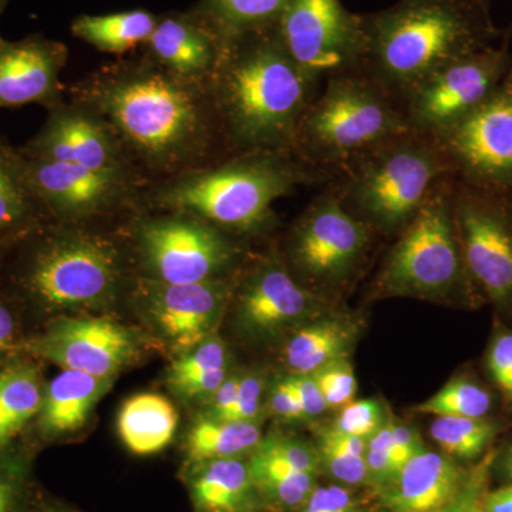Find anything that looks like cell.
I'll return each instance as SVG.
<instances>
[{
    "instance_id": "cell-4",
    "label": "cell",
    "mask_w": 512,
    "mask_h": 512,
    "mask_svg": "<svg viewBox=\"0 0 512 512\" xmlns=\"http://www.w3.org/2000/svg\"><path fill=\"white\" fill-rule=\"evenodd\" d=\"M325 174L292 153L237 154L168 178L151 191L158 208L184 212L228 234H258L275 220L274 204L301 187H325Z\"/></svg>"
},
{
    "instance_id": "cell-41",
    "label": "cell",
    "mask_w": 512,
    "mask_h": 512,
    "mask_svg": "<svg viewBox=\"0 0 512 512\" xmlns=\"http://www.w3.org/2000/svg\"><path fill=\"white\" fill-rule=\"evenodd\" d=\"M362 503L342 484L316 485L296 512H360Z\"/></svg>"
},
{
    "instance_id": "cell-32",
    "label": "cell",
    "mask_w": 512,
    "mask_h": 512,
    "mask_svg": "<svg viewBox=\"0 0 512 512\" xmlns=\"http://www.w3.org/2000/svg\"><path fill=\"white\" fill-rule=\"evenodd\" d=\"M249 471L259 500L278 510L296 512L305 504L316 483V474L303 473L295 468L251 456Z\"/></svg>"
},
{
    "instance_id": "cell-19",
    "label": "cell",
    "mask_w": 512,
    "mask_h": 512,
    "mask_svg": "<svg viewBox=\"0 0 512 512\" xmlns=\"http://www.w3.org/2000/svg\"><path fill=\"white\" fill-rule=\"evenodd\" d=\"M232 293L234 282L227 276L198 284H165L143 278L136 289L147 318L180 355L212 336Z\"/></svg>"
},
{
    "instance_id": "cell-43",
    "label": "cell",
    "mask_w": 512,
    "mask_h": 512,
    "mask_svg": "<svg viewBox=\"0 0 512 512\" xmlns=\"http://www.w3.org/2000/svg\"><path fill=\"white\" fill-rule=\"evenodd\" d=\"M488 367L495 383L512 402V333H501L495 338L488 353Z\"/></svg>"
},
{
    "instance_id": "cell-48",
    "label": "cell",
    "mask_w": 512,
    "mask_h": 512,
    "mask_svg": "<svg viewBox=\"0 0 512 512\" xmlns=\"http://www.w3.org/2000/svg\"><path fill=\"white\" fill-rule=\"evenodd\" d=\"M241 377V375H232L225 379V382L218 387L217 392L212 394L210 400H208V412L205 416L220 420L227 417L229 410L237 400Z\"/></svg>"
},
{
    "instance_id": "cell-1",
    "label": "cell",
    "mask_w": 512,
    "mask_h": 512,
    "mask_svg": "<svg viewBox=\"0 0 512 512\" xmlns=\"http://www.w3.org/2000/svg\"><path fill=\"white\" fill-rule=\"evenodd\" d=\"M72 97L109 124L134 168L173 178L227 154L208 84L151 60L104 67L77 83Z\"/></svg>"
},
{
    "instance_id": "cell-20",
    "label": "cell",
    "mask_w": 512,
    "mask_h": 512,
    "mask_svg": "<svg viewBox=\"0 0 512 512\" xmlns=\"http://www.w3.org/2000/svg\"><path fill=\"white\" fill-rule=\"evenodd\" d=\"M375 494L377 512H461L471 504L466 471L426 448Z\"/></svg>"
},
{
    "instance_id": "cell-37",
    "label": "cell",
    "mask_w": 512,
    "mask_h": 512,
    "mask_svg": "<svg viewBox=\"0 0 512 512\" xmlns=\"http://www.w3.org/2000/svg\"><path fill=\"white\" fill-rule=\"evenodd\" d=\"M251 456L275 461V463L284 464L303 473L316 474V476L320 471L318 448L282 434H271L261 439Z\"/></svg>"
},
{
    "instance_id": "cell-49",
    "label": "cell",
    "mask_w": 512,
    "mask_h": 512,
    "mask_svg": "<svg viewBox=\"0 0 512 512\" xmlns=\"http://www.w3.org/2000/svg\"><path fill=\"white\" fill-rule=\"evenodd\" d=\"M481 512H512V485L488 494Z\"/></svg>"
},
{
    "instance_id": "cell-8",
    "label": "cell",
    "mask_w": 512,
    "mask_h": 512,
    "mask_svg": "<svg viewBox=\"0 0 512 512\" xmlns=\"http://www.w3.org/2000/svg\"><path fill=\"white\" fill-rule=\"evenodd\" d=\"M454 178L437 184L397 235L377 275V295L448 298L471 279L454 220Z\"/></svg>"
},
{
    "instance_id": "cell-15",
    "label": "cell",
    "mask_w": 512,
    "mask_h": 512,
    "mask_svg": "<svg viewBox=\"0 0 512 512\" xmlns=\"http://www.w3.org/2000/svg\"><path fill=\"white\" fill-rule=\"evenodd\" d=\"M22 170L45 215L62 222L87 220L116 210L133 200L140 183L137 173L94 171L23 156Z\"/></svg>"
},
{
    "instance_id": "cell-31",
    "label": "cell",
    "mask_w": 512,
    "mask_h": 512,
    "mask_svg": "<svg viewBox=\"0 0 512 512\" xmlns=\"http://www.w3.org/2000/svg\"><path fill=\"white\" fill-rule=\"evenodd\" d=\"M286 0H207L202 20L222 42L274 29Z\"/></svg>"
},
{
    "instance_id": "cell-12",
    "label": "cell",
    "mask_w": 512,
    "mask_h": 512,
    "mask_svg": "<svg viewBox=\"0 0 512 512\" xmlns=\"http://www.w3.org/2000/svg\"><path fill=\"white\" fill-rule=\"evenodd\" d=\"M293 62L316 83L359 69L365 46L362 16L340 0H286L276 25Z\"/></svg>"
},
{
    "instance_id": "cell-45",
    "label": "cell",
    "mask_w": 512,
    "mask_h": 512,
    "mask_svg": "<svg viewBox=\"0 0 512 512\" xmlns=\"http://www.w3.org/2000/svg\"><path fill=\"white\" fill-rule=\"evenodd\" d=\"M18 319L10 305L0 299V369L16 359V353L22 352Z\"/></svg>"
},
{
    "instance_id": "cell-17",
    "label": "cell",
    "mask_w": 512,
    "mask_h": 512,
    "mask_svg": "<svg viewBox=\"0 0 512 512\" xmlns=\"http://www.w3.org/2000/svg\"><path fill=\"white\" fill-rule=\"evenodd\" d=\"M19 151L30 160L136 173L109 124L76 101L47 110L42 128Z\"/></svg>"
},
{
    "instance_id": "cell-26",
    "label": "cell",
    "mask_w": 512,
    "mask_h": 512,
    "mask_svg": "<svg viewBox=\"0 0 512 512\" xmlns=\"http://www.w3.org/2000/svg\"><path fill=\"white\" fill-rule=\"evenodd\" d=\"M45 217L26 183L18 148L0 136V247L18 244L43 227Z\"/></svg>"
},
{
    "instance_id": "cell-50",
    "label": "cell",
    "mask_w": 512,
    "mask_h": 512,
    "mask_svg": "<svg viewBox=\"0 0 512 512\" xmlns=\"http://www.w3.org/2000/svg\"><path fill=\"white\" fill-rule=\"evenodd\" d=\"M23 512H77L73 508L67 507L66 504L59 503L53 498L45 497V495L35 493L30 495L28 504H26Z\"/></svg>"
},
{
    "instance_id": "cell-14",
    "label": "cell",
    "mask_w": 512,
    "mask_h": 512,
    "mask_svg": "<svg viewBox=\"0 0 512 512\" xmlns=\"http://www.w3.org/2000/svg\"><path fill=\"white\" fill-rule=\"evenodd\" d=\"M507 43L484 46L434 74L404 103L407 121L420 133H443L477 109L504 82L508 72Z\"/></svg>"
},
{
    "instance_id": "cell-7",
    "label": "cell",
    "mask_w": 512,
    "mask_h": 512,
    "mask_svg": "<svg viewBox=\"0 0 512 512\" xmlns=\"http://www.w3.org/2000/svg\"><path fill=\"white\" fill-rule=\"evenodd\" d=\"M23 241L28 244L15 282L37 308L74 312L101 308L116 298L123 265L110 239L76 229L40 227Z\"/></svg>"
},
{
    "instance_id": "cell-11",
    "label": "cell",
    "mask_w": 512,
    "mask_h": 512,
    "mask_svg": "<svg viewBox=\"0 0 512 512\" xmlns=\"http://www.w3.org/2000/svg\"><path fill=\"white\" fill-rule=\"evenodd\" d=\"M454 220L471 279L491 301L512 302V188L454 178Z\"/></svg>"
},
{
    "instance_id": "cell-3",
    "label": "cell",
    "mask_w": 512,
    "mask_h": 512,
    "mask_svg": "<svg viewBox=\"0 0 512 512\" xmlns=\"http://www.w3.org/2000/svg\"><path fill=\"white\" fill-rule=\"evenodd\" d=\"M362 19L360 69L403 107L434 74L485 46L487 30L466 0H400Z\"/></svg>"
},
{
    "instance_id": "cell-24",
    "label": "cell",
    "mask_w": 512,
    "mask_h": 512,
    "mask_svg": "<svg viewBox=\"0 0 512 512\" xmlns=\"http://www.w3.org/2000/svg\"><path fill=\"white\" fill-rule=\"evenodd\" d=\"M188 490L198 512L254 511L256 494L248 460L221 458L188 468Z\"/></svg>"
},
{
    "instance_id": "cell-42",
    "label": "cell",
    "mask_w": 512,
    "mask_h": 512,
    "mask_svg": "<svg viewBox=\"0 0 512 512\" xmlns=\"http://www.w3.org/2000/svg\"><path fill=\"white\" fill-rule=\"evenodd\" d=\"M264 386V376L259 373H248V375L242 376L237 400L224 420L258 421Z\"/></svg>"
},
{
    "instance_id": "cell-5",
    "label": "cell",
    "mask_w": 512,
    "mask_h": 512,
    "mask_svg": "<svg viewBox=\"0 0 512 512\" xmlns=\"http://www.w3.org/2000/svg\"><path fill=\"white\" fill-rule=\"evenodd\" d=\"M410 130L403 104L359 67L323 80L299 121L292 154L333 181L360 157Z\"/></svg>"
},
{
    "instance_id": "cell-36",
    "label": "cell",
    "mask_w": 512,
    "mask_h": 512,
    "mask_svg": "<svg viewBox=\"0 0 512 512\" xmlns=\"http://www.w3.org/2000/svg\"><path fill=\"white\" fill-rule=\"evenodd\" d=\"M32 493L30 454L13 446L0 454V512L25 511Z\"/></svg>"
},
{
    "instance_id": "cell-27",
    "label": "cell",
    "mask_w": 512,
    "mask_h": 512,
    "mask_svg": "<svg viewBox=\"0 0 512 512\" xmlns=\"http://www.w3.org/2000/svg\"><path fill=\"white\" fill-rule=\"evenodd\" d=\"M45 387L42 373L28 359L16 357L0 369V454L36 420Z\"/></svg>"
},
{
    "instance_id": "cell-33",
    "label": "cell",
    "mask_w": 512,
    "mask_h": 512,
    "mask_svg": "<svg viewBox=\"0 0 512 512\" xmlns=\"http://www.w3.org/2000/svg\"><path fill=\"white\" fill-rule=\"evenodd\" d=\"M430 436L448 457L471 460L483 453L494 436L493 424L471 417L437 416Z\"/></svg>"
},
{
    "instance_id": "cell-28",
    "label": "cell",
    "mask_w": 512,
    "mask_h": 512,
    "mask_svg": "<svg viewBox=\"0 0 512 512\" xmlns=\"http://www.w3.org/2000/svg\"><path fill=\"white\" fill-rule=\"evenodd\" d=\"M178 413L161 394L141 393L121 407L117 427L124 446L137 456L160 453L173 441Z\"/></svg>"
},
{
    "instance_id": "cell-10",
    "label": "cell",
    "mask_w": 512,
    "mask_h": 512,
    "mask_svg": "<svg viewBox=\"0 0 512 512\" xmlns=\"http://www.w3.org/2000/svg\"><path fill=\"white\" fill-rule=\"evenodd\" d=\"M136 238L144 278L165 284L225 278L241 252L228 232L184 212L141 221Z\"/></svg>"
},
{
    "instance_id": "cell-13",
    "label": "cell",
    "mask_w": 512,
    "mask_h": 512,
    "mask_svg": "<svg viewBox=\"0 0 512 512\" xmlns=\"http://www.w3.org/2000/svg\"><path fill=\"white\" fill-rule=\"evenodd\" d=\"M436 137L456 180L512 188V72L483 104Z\"/></svg>"
},
{
    "instance_id": "cell-23",
    "label": "cell",
    "mask_w": 512,
    "mask_h": 512,
    "mask_svg": "<svg viewBox=\"0 0 512 512\" xmlns=\"http://www.w3.org/2000/svg\"><path fill=\"white\" fill-rule=\"evenodd\" d=\"M110 386L111 379L63 369L46 384L42 407L35 420L40 437L53 441L82 429Z\"/></svg>"
},
{
    "instance_id": "cell-46",
    "label": "cell",
    "mask_w": 512,
    "mask_h": 512,
    "mask_svg": "<svg viewBox=\"0 0 512 512\" xmlns=\"http://www.w3.org/2000/svg\"><path fill=\"white\" fill-rule=\"evenodd\" d=\"M424 450L423 441L419 433L406 424L394 423L393 421V440L390 448V457L396 467L402 468L410 458Z\"/></svg>"
},
{
    "instance_id": "cell-35",
    "label": "cell",
    "mask_w": 512,
    "mask_h": 512,
    "mask_svg": "<svg viewBox=\"0 0 512 512\" xmlns=\"http://www.w3.org/2000/svg\"><path fill=\"white\" fill-rule=\"evenodd\" d=\"M228 367L227 349L218 336L212 335L197 348L178 357L168 370V384L181 394L201 377Z\"/></svg>"
},
{
    "instance_id": "cell-54",
    "label": "cell",
    "mask_w": 512,
    "mask_h": 512,
    "mask_svg": "<svg viewBox=\"0 0 512 512\" xmlns=\"http://www.w3.org/2000/svg\"><path fill=\"white\" fill-rule=\"evenodd\" d=\"M6 0H0V15H2L3 9H5Z\"/></svg>"
},
{
    "instance_id": "cell-55",
    "label": "cell",
    "mask_w": 512,
    "mask_h": 512,
    "mask_svg": "<svg viewBox=\"0 0 512 512\" xmlns=\"http://www.w3.org/2000/svg\"><path fill=\"white\" fill-rule=\"evenodd\" d=\"M249 512H254V511H249Z\"/></svg>"
},
{
    "instance_id": "cell-51",
    "label": "cell",
    "mask_w": 512,
    "mask_h": 512,
    "mask_svg": "<svg viewBox=\"0 0 512 512\" xmlns=\"http://www.w3.org/2000/svg\"><path fill=\"white\" fill-rule=\"evenodd\" d=\"M505 470H507L508 478H510L512 485V448L508 453L507 460H505Z\"/></svg>"
},
{
    "instance_id": "cell-9",
    "label": "cell",
    "mask_w": 512,
    "mask_h": 512,
    "mask_svg": "<svg viewBox=\"0 0 512 512\" xmlns=\"http://www.w3.org/2000/svg\"><path fill=\"white\" fill-rule=\"evenodd\" d=\"M375 234L326 184L293 225L282 258L308 288H335L356 274Z\"/></svg>"
},
{
    "instance_id": "cell-53",
    "label": "cell",
    "mask_w": 512,
    "mask_h": 512,
    "mask_svg": "<svg viewBox=\"0 0 512 512\" xmlns=\"http://www.w3.org/2000/svg\"><path fill=\"white\" fill-rule=\"evenodd\" d=\"M461 512H481V511H478L477 508H474L473 505H467L466 508H464L463 511Z\"/></svg>"
},
{
    "instance_id": "cell-30",
    "label": "cell",
    "mask_w": 512,
    "mask_h": 512,
    "mask_svg": "<svg viewBox=\"0 0 512 512\" xmlns=\"http://www.w3.org/2000/svg\"><path fill=\"white\" fill-rule=\"evenodd\" d=\"M157 20L146 10L80 16L72 25L73 36L101 52L124 55L137 46L146 45L156 29Z\"/></svg>"
},
{
    "instance_id": "cell-22",
    "label": "cell",
    "mask_w": 512,
    "mask_h": 512,
    "mask_svg": "<svg viewBox=\"0 0 512 512\" xmlns=\"http://www.w3.org/2000/svg\"><path fill=\"white\" fill-rule=\"evenodd\" d=\"M146 46L148 60L167 72L191 80L210 82L220 63L224 45L204 20L165 18L157 20Z\"/></svg>"
},
{
    "instance_id": "cell-47",
    "label": "cell",
    "mask_w": 512,
    "mask_h": 512,
    "mask_svg": "<svg viewBox=\"0 0 512 512\" xmlns=\"http://www.w3.org/2000/svg\"><path fill=\"white\" fill-rule=\"evenodd\" d=\"M269 409L279 419L299 420L306 417L301 404L285 380H281L272 387V392L269 394Z\"/></svg>"
},
{
    "instance_id": "cell-25",
    "label": "cell",
    "mask_w": 512,
    "mask_h": 512,
    "mask_svg": "<svg viewBox=\"0 0 512 512\" xmlns=\"http://www.w3.org/2000/svg\"><path fill=\"white\" fill-rule=\"evenodd\" d=\"M359 328L345 316H326L293 333L285 349L291 375H315L323 367L349 359Z\"/></svg>"
},
{
    "instance_id": "cell-44",
    "label": "cell",
    "mask_w": 512,
    "mask_h": 512,
    "mask_svg": "<svg viewBox=\"0 0 512 512\" xmlns=\"http://www.w3.org/2000/svg\"><path fill=\"white\" fill-rule=\"evenodd\" d=\"M285 383L295 394L306 417H318L328 410L318 382L313 375H291L285 377Z\"/></svg>"
},
{
    "instance_id": "cell-52",
    "label": "cell",
    "mask_w": 512,
    "mask_h": 512,
    "mask_svg": "<svg viewBox=\"0 0 512 512\" xmlns=\"http://www.w3.org/2000/svg\"><path fill=\"white\" fill-rule=\"evenodd\" d=\"M476 3L483 10L484 15L487 16V0H476Z\"/></svg>"
},
{
    "instance_id": "cell-29",
    "label": "cell",
    "mask_w": 512,
    "mask_h": 512,
    "mask_svg": "<svg viewBox=\"0 0 512 512\" xmlns=\"http://www.w3.org/2000/svg\"><path fill=\"white\" fill-rule=\"evenodd\" d=\"M258 421H231L201 417L185 441L188 468L221 460V458L242 457L251 454L261 441Z\"/></svg>"
},
{
    "instance_id": "cell-39",
    "label": "cell",
    "mask_w": 512,
    "mask_h": 512,
    "mask_svg": "<svg viewBox=\"0 0 512 512\" xmlns=\"http://www.w3.org/2000/svg\"><path fill=\"white\" fill-rule=\"evenodd\" d=\"M320 470L326 471L346 487L369 485V471L365 456H357L350 451L318 443Z\"/></svg>"
},
{
    "instance_id": "cell-18",
    "label": "cell",
    "mask_w": 512,
    "mask_h": 512,
    "mask_svg": "<svg viewBox=\"0 0 512 512\" xmlns=\"http://www.w3.org/2000/svg\"><path fill=\"white\" fill-rule=\"evenodd\" d=\"M235 298L239 325L256 338L274 336L323 311L322 295L299 282L275 252L245 272Z\"/></svg>"
},
{
    "instance_id": "cell-40",
    "label": "cell",
    "mask_w": 512,
    "mask_h": 512,
    "mask_svg": "<svg viewBox=\"0 0 512 512\" xmlns=\"http://www.w3.org/2000/svg\"><path fill=\"white\" fill-rule=\"evenodd\" d=\"M313 376L319 384L328 409H342L355 399L357 380L349 359L323 367Z\"/></svg>"
},
{
    "instance_id": "cell-38",
    "label": "cell",
    "mask_w": 512,
    "mask_h": 512,
    "mask_svg": "<svg viewBox=\"0 0 512 512\" xmlns=\"http://www.w3.org/2000/svg\"><path fill=\"white\" fill-rule=\"evenodd\" d=\"M386 421V414L379 400H353L342 407L330 429L369 440Z\"/></svg>"
},
{
    "instance_id": "cell-21",
    "label": "cell",
    "mask_w": 512,
    "mask_h": 512,
    "mask_svg": "<svg viewBox=\"0 0 512 512\" xmlns=\"http://www.w3.org/2000/svg\"><path fill=\"white\" fill-rule=\"evenodd\" d=\"M67 56L63 43L42 36L0 37V109L39 104L50 110L64 103L60 74Z\"/></svg>"
},
{
    "instance_id": "cell-16",
    "label": "cell",
    "mask_w": 512,
    "mask_h": 512,
    "mask_svg": "<svg viewBox=\"0 0 512 512\" xmlns=\"http://www.w3.org/2000/svg\"><path fill=\"white\" fill-rule=\"evenodd\" d=\"M22 352L36 359L101 379H113L136 359L140 348L130 329L114 320L79 316L55 320L23 342Z\"/></svg>"
},
{
    "instance_id": "cell-6",
    "label": "cell",
    "mask_w": 512,
    "mask_h": 512,
    "mask_svg": "<svg viewBox=\"0 0 512 512\" xmlns=\"http://www.w3.org/2000/svg\"><path fill=\"white\" fill-rule=\"evenodd\" d=\"M448 177L453 164L439 138L410 130L360 157L329 185L367 227L399 235Z\"/></svg>"
},
{
    "instance_id": "cell-2",
    "label": "cell",
    "mask_w": 512,
    "mask_h": 512,
    "mask_svg": "<svg viewBox=\"0 0 512 512\" xmlns=\"http://www.w3.org/2000/svg\"><path fill=\"white\" fill-rule=\"evenodd\" d=\"M319 87L293 62L276 28L227 43L208 90L228 157L292 153L299 121Z\"/></svg>"
},
{
    "instance_id": "cell-34",
    "label": "cell",
    "mask_w": 512,
    "mask_h": 512,
    "mask_svg": "<svg viewBox=\"0 0 512 512\" xmlns=\"http://www.w3.org/2000/svg\"><path fill=\"white\" fill-rule=\"evenodd\" d=\"M491 407V396L483 387L466 379L447 383L439 393L420 404L419 412L433 416L471 417L483 419Z\"/></svg>"
}]
</instances>
